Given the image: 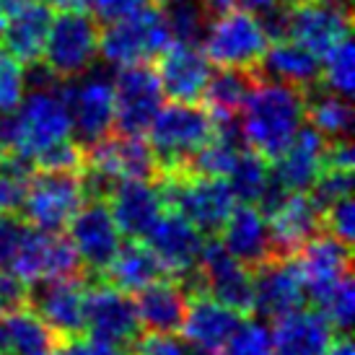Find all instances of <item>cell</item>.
<instances>
[{
    "instance_id": "obj_1",
    "label": "cell",
    "mask_w": 355,
    "mask_h": 355,
    "mask_svg": "<svg viewBox=\"0 0 355 355\" xmlns=\"http://www.w3.org/2000/svg\"><path fill=\"white\" fill-rule=\"evenodd\" d=\"M306 91L280 80L259 78L239 112L241 132L252 150L270 164L291 146L304 125Z\"/></svg>"
},
{
    "instance_id": "obj_2",
    "label": "cell",
    "mask_w": 355,
    "mask_h": 355,
    "mask_svg": "<svg viewBox=\"0 0 355 355\" xmlns=\"http://www.w3.org/2000/svg\"><path fill=\"white\" fill-rule=\"evenodd\" d=\"M213 114L198 101H171L161 107L148 128V146L156 153L161 177L174 174L213 138Z\"/></svg>"
},
{
    "instance_id": "obj_3",
    "label": "cell",
    "mask_w": 355,
    "mask_h": 355,
    "mask_svg": "<svg viewBox=\"0 0 355 355\" xmlns=\"http://www.w3.org/2000/svg\"><path fill=\"white\" fill-rule=\"evenodd\" d=\"M174 42L164 8L146 6L125 19L109 21L99 31V55L112 68L150 62Z\"/></svg>"
},
{
    "instance_id": "obj_4",
    "label": "cell",
    "mask_w": 355,
    "mask_h": 355,
    "mask_svg": "<svg viewBox=\"0 0 355 355\" xmlns=\"http://www.w3.org/2000/svg\"><path fill=\"white\" fill-rule=\"evenodd\" d=\"M70 135H73L70 114L60 86L34 89L10 114V153L29 161Z\"/></svg>"
},
{
    "instance_id": "obj_5",
    "label": "cell",
    "mask_w": 355,
    "mask_h": 355,
    "mask_svg": "<svg viewBox=\"0 0 355 355\" xmlns=\"http://www.w3.org/2000/svg\"><path fill=\"white\" fill-rule=\"evenodd\" d=\"M83 171V168H80ZM80 171H50L34 168L24 195V218L31 228L60 234L86 200Z\"/></svg>"
},
{
    "instance_id": "obj_6",
    "label": "cell",
    "mask_w": 355,
    "mask_h": 355,
    "mask_svg": "<svg viewBox=\"0 0 355 355\" xmlns=\"http://www.w3.org/2000/svg\"><path fill=\"white\" fill-rule=\"evenodd\" d=\"M166 207L192 220L202 234L216 236L228 213L236 205L226 179L195 174H164L156 182Z\"/></svg>"
},
{
    "instance_id": "obj_7",
    "label": "cell",
    "mask_w": 355,
    "mask_h": 355,
    "mask_svg": "<svg viewBox=\"0 0 355 355\" xmlns=\"http://www.w3.org/2000/svg\"><path fill=\"white\" fill-rule=\"evenodd\" d=\"M99 21L86 10H60L52 16L50 34L42 50L44 65L60 80L86 73L99 55Z\"/></svg>"
},
{
    "instance_id": "obj_8",
    "label": "cell",
    "mask_w": 355,
    "mask_h": 355,
    "mask_svg": "<svg viewBox=\"0 0 355 355\" xmlns=\"http://www.w3.org/2000/svg\"><path fill=\"white\" fill-rule=\"evenodd\" d=\"M202 52L218 68H257L270 40L254 13L231 8L210 19L202 37Z\"/></svg>"
},
{
    "instance_id": "obj_9",
    "label": "cell",
    "mask_w": 355,
    "mask_h": 355,
    "mask_svg": "<svg viewBox=\"0 0 355 355\" xmlns=\"http://www.w3.org/2000/svg\"><path fill=\"white\" fill-rule=\"evenodd\" d=\"M114 89V130L122 135H146L158 109L164 107V91L150 62L122 65L112 80Z\"/></svg>"
},
{
    "instance_id": "obj_10",
    "label": "cell",
    "mask_w": 355,
    "mask_h": 355,
    "mask_svg": "<svg viewBox=\"0 0 355 355\" xmlns=\"http://www.w3.org/2000/svg\"><path fill=\"white\" fill-rule=\"evenodd\" d=\"M76 140L86 148L114 130V89L104 73H80L60 86Z\"/></svg>"
},
{
    "instance_id": "obj_11",
    "label": "cell",
    "mask_w": 355,
    "mask_h": 355,
    "mask_svg": "<svg viewBox=\"0 0 355 355\" xmlns=\"http://www.w3.org/2000/svg\"><path fill=\"white\" fill-rule=\"evenodd\" d=\"M10 270L26 280H86V267L80 262L78 252L73 247V241L68 236L60 234H50V231H40V228H29L26 236L21 241L19 252L10 262Z\"/></svg>"
},
{
    "instance_id": "obj_12",
    "label": "cell",
    "mask_w": 355,
    "mask_h": 355,
    "mask_svg": "<svg viewBox=\"0 0 355 355\" xmlns=\"http://www.w3.org/2000/svg\"><path fill=\"white\" fill-rule=\"evenodd\" d=\"M83 327H86V337L104 340L128 350L132 340L140 335L138 309H135L132 293L109 286L107 280H101L96 286L86 283Z\"/></svg>"
},
{
    "instance_id": "obj_13",
    "label": "cell",
    "mask_w": 355,
    "mask_h": 355,
    "mask_svg": "<svg viewBox=\"0 0 355 355\" xmlns=\"http://www.w3.org/2000/svg\"><path fill=\"white\" fill-rule=\"evenodd\" d=\"M198 283L202 293L236 309L239 314L249 316L254 311L252 270L247 265H241L234 254H228L226 247L220 244V239H210L202 244L198 262Z\"/></svg>"
},
{
    "instance_id": "obj_14",
    "label": "cell",
    "mask_w": 355,
    "mask_h": 355,
    "mask_svg": "<svg viewBox=\"0 0 355 355\" xmlns=\"http://www.w3.org/2000/svg\"><path fill=\"white\" fill-rule=\"evenodd\" d=\"M68 239L78 252L80 262L89 272L101 275L114 259L119 244H122V234H119L117 223L112 218L107 200L86 198L83 205L76 210V216L68 223Z\"/></svg>"
},
{
    "instance_id": "obj_15",
    "label": "cell",
    "mask_w": 355,
    "mask_h": 355,
    "mask_svg": "<svg viewBox=\"0 0 355 355\" xmlns=\"http://www.w3.org/2000/svg\"><path fill=\"white\" fill-rule=\"evenodd\" d=\"M29 288V306L44 324L65 343L86 335L83 327V298H86V280H34Z\"/></svg>"
},
{
    "instance_id": "obj_16",
    "label": "cell",
    "mask_w": 355,
    "mask_h": 355,
    "mask_svg": "<svg viewBox=\"0 0 355 355\" xmlns=\"http://www.w3.org/2000/svg\"><path fill=\"white\" fill-rule=\"evenodd\" d=\"M146 244L166 270V275L182 280L198 270L205 236L192 220L168 207V213L164 210L146 234Z\"/></svg>"
},
{
    "instance_id": "obj_17",
    "label": "cell",
    "mask_w": 355,
    "mask_h": 355,
    "mask_svg": "<svg viewBox=\"0 0 355 355\" xmlns=\"http://www.w3.org/2000/svg\"><path fill=\"white\" fill-rule=\"evenodd\" d=\"M83 166L99 168L114 179H143V182L161 179L158 158L150 150L148 140H143V135L109 132L101 140L86 146Z\"/></svg>"
},
{
    "instance_id": "obj_18",
    "label": "cell",
    "mask_w": 355,
    "mask_h": 355,
    "mask_svg": "<svg viewBox=\"0 0 355 355\" xmlns=\"http://www.w3.org/2000/svg\"><path fill=\"white\" fill-rule=\"evenodd\" d=\"M241 322H244V314H239L236 309L198 291L189 296L184 322L179 327V332L198 353L223 355L228 340L234 337Z\"/></svg>"
},
{
    "instance_id": "obj_19",
    "label": "cell",
    "mask_w": 355,
    "mask_h": 355,
    "mask_svg": "<svg viewBox=\"0 0 355 355\" xmlns=\"http://www.w3.org/2000/svg\"><path fill=\"white\" fill-rule=\"evenodd\" d=\"M254 280V311L262 319L275 322L288 311L301 309L306 301L304 277L298 272L293 257L291 259H270L252 270Z\"/></svg>"
},
{
    "instance_id": "obj_20",
    "label": "cell",
    "mask_w": 355,
    "mask_h": 355,
    "mask_svg": "<svg viewBox=\"0 0 355 355\" xmlns=\"http://www.w3.org/2000/svg\"><path fill=\"white\" fill-rule=\"evenodd\" d=\"M156 76L164 96L174 101H200L205 83L210 78V60L200 44L171 42L158 55Z\"/></svg>"
},
{
    "instance_id": "obj_21",
    "label": "cell",
    "mask_w": 355,
    "mask_h": 355,
    "mask_svg": "<svg viewBox=\"0 0 355 355\" xmlns=\"http://www.w3.org/2000/svg\"><path fill=\"white\" fill-rule=\"evenodd\" d=\"M107 205L119 234L128 239H146L150 226L166 210L156 182H143V179H119L109 192Z\"/></svg>"
},
{
    "instance_id": "obj_22",
    "label": "cell",
    "mask_w": 355,
    "mask_h": 355,
    "mask_svg": "<svg viewBox=\"0 0 355 355\" xmlns=\"http://www.w3.org/2000/svg\"><path fill=\"white\" fill-rule=\"evenodd\" d=\"M270 236H272V254L275 259H291L322 226V207L309 198V192H291L280 205L267 216Z\"/></svg>"
},
{
    "instance_id": "obj_23",
    "label": "cell",
    "mask_w": 355,
    "mask_h": 355,
    "mask_svg": "<svg viewBox=\"0 0 355 355\" xmlns=\"http://www.w3.org/2000/svg\"><path fill=\"white\" fill-rule=\"evenodd\" d=\"M218 234H220V244L226 247L228 254H234L249 270L275 259L270 223L257 205H247V202L234 205Z\"/></svg>"
},
{
    "instance_id": "obj_24",
    "label": "cell",
    "mask_w": 355,
    "mask_h": 355,
    "mask_svg": "<svg viewBox=\"0 0 355 355\" xmlns=\"http://www.w3.org/2000/svg\"><path fill=\"white\" fill-rule=\"evenodd\" d=\"M350 244L340 241L337 236L319 231L316 236H311L304 247L293 254L298 272L304 277L306 298L314 296L316 291L332 286L335 280L350 275Z\"/></svg>"
},
{
    "instance_id": "obj_25",
    "label": "cell",
    "mask_w": 355,
    "mask_h": 355,
    "mask_svg": "<svg viewBox=\"0 0 355 355\" xmlns=\"http://www.w3.org/2000/svg\"><path fill=\"white\" fill-rule=\"evenodd\" d=\"M52 8L47 0H31L21 8L10 10L0 19V44L19 60L21 65H31L42 60V50L50 34Z\"/></svg>"
},
{
    "instance_id": "obj_26",
    "label": "cell",
    "mask_w": 355,
    "mask_h": 355,
    "mask_svg": "<svg viewBox=\"0 0 355 355\" xmlns=\"http://www.w3.org/2000/svg\"><path fill=\"white\" fill-rule=\"evenodd\" d=\"M272 350L275 355H322L335 337V327L319 309H296L275 319Z\"/></svg>"
},
{
    "instance_id": "obj_27",
    "label": "cell",
    "mask_w": 355,
    "mask_h": 355,
    "mask_svg": "<svg viewBox=\"0 0 355 355\" xmlns=\"http://www.w3.org/2000/svg\"><path fill=\"white\" fill-rule=\"evenodd\" d=\"M324 150L327 138L306 122L296 132V138L291 140V146L275 158L272 177L288 192H306L324 168Z\"/></svg>"
},
{
    "instance_id": "obj_28",
    "label": "cell",
    "mask_w": 355,
    "mask_h": 355,
    "mask_svg": "<svg viewBox=\"0 0 355 355\" xmlns=\"http://www.w3.org/2000/svg\"><path fill=\"white\" fill-rule=\"evenodd\" d=\"M189 304V291L177 277H161L135 293L140 332H179Z\"/></svg>"
},
{
    "instance_id": "obj_29",
    "label": "cell",
    "mask_w": 355,
    "mask_h": 355,
    "mask_svg": "<svg viewBox=\"0 0 355 355\" xmlns=\"http://www.w3.org/2000/svg\"><path fill=\"white\" fill-rule=\"evenodd\" d=\"M259 78L280 80L296 89H311L322 78V62L311 50L293 40H277L267 44L265 55L257 62Z\"/></svg>"
},
{
    "instance_id": "obj_30",
    "label": "cell",
    "mask_w": 355,
    "mask_h": 355,
    "mask_svg": "<svg viewBox=\"0 0 355 355\" xmlns=\"http://www.w3.org/2000/svg\"><path fill=\"white\" fill-rule=\"evenodd\" d=\"M101 277L109 286L119 288L125 293H138L150 283L166 277V270L161 267L148 244H143V239H130L125 244H119L117 254L101 272Z\"/></svg>"
},
{
    "instance_id": "obj_31",
    "label": "cell",
    "mask_w": 355,
    "mask_h": 355,
    "mask_svg": "<svg viewBox=\"0 0 355 355\" xmlns=\"http://www.w3.org/2000/svg\"><path fill=\"white\" fill-rule=\"evenodd\" d=\"M257 80V68H220L218 73H210L200 101L213 117H239Z\"/></svg>"
},
{
    "instance_id": "obj_32",
    "label": "cell",
    "mask_w": 355,
    "mask_h": 355,
    "mask_svg": "<svg viewBox=\"0 0 355 355\" xmlns=\"http://www.w3.org/2000/svg\"><path fill=\"white\" fill-rule=\"evenodd\" d=\"M3 329H6V355H52L62 343L29 306L6 316Z\"/></svg>"
},
{
    "instance_id": "obj_33",
    "label": "cell",
    "mask_w": 355,
    "mask_h": 355,
    "mask_svg": "<svg viewBox=\"0 0 355 355\" xmlns=\"http://www.w3.org/2000/svg\"><path fill=\"white\" fill-rule=\"evenodd\" d=\"M304 122H309L314 130H319L327 140L350 138L353 132V107L350 99L340 96L335 91H319L314 94V86L306 89V109Z\"/></svg>"
},
{
    "instance_id": "obj_34",
    "label": "cell",
    "mask_w": 355,
    "mask_h": 355,
    "mask_svg": "<svg viewBox=\"0 0 355 355\" xmlns=\"http://www.w3.org/2000/svg\"><path fill=\"white\" fill-rule=\"evenodd\" d=\"M267 179H270V161L259 156L257 150L244 148L239 150L234 166L226 174V184L236 202L257 205L267 187Z\"/></svg>"
},
{
    "instance_id": "obj_35",
    "label": "cell",
    "mask_w": 355,
    "mask_h": 355,
    "mask_svg": "<svg viewBox=\"0 0 355 355\" xmlns=\"http://www.w3.org/2000/svg\"><path fill=\"white\" fill-rule=\"evenodd\" d=\"M164 16L168 21V29L174 42L200 44L210 24V10L205 0H168L164 3Z\"/></svg>"
},
{
    "instance_id": "obj_36",
    "label": "cell",
    "mask_w": 355,
    "mask_h": 355,
    "mask_svg": "<svg viewBox=\"0 0 355 355\" xmlns=\"http://www.w3.org/2000/svg\"><path fill=\"white\" fill-rule=\"evenodd\" d=\"M316 304V309L327 316V322L335 327V332H350L355 319V288L353 277L345 275L335 280L332 286L316 291L309 296Z\"/></svg>"
},
{
    "instance_id": "obj_37",
    "label": "cell",
    "mask_w": 355,
    "mask_h": 355,
    "mask_svg": "<svg viewBox=\"0 0 355 355\" xmlns=\"http://www.w3.org/2000/svg\"><path fill=\"white\" fill-rule=\"evenodd\" d=\"M324 65H322V78L319 83H324L327 91H335L340 96L350 99L355 89V55H353V42L345 37L343 42H337L329 52L322 55Z\"/></svg>"
},
{
    "instance_id": "obj_38",
    "label": "cell",
    "mask_w": 355,
    "mask_h": 355,
    "mask_svg": "<svg viewBox=\"0 0 355 355\" xmlns=\"http://www.w3.org/2000/svg\"><path fill=\"white\" fill-rule=\"evenodd\" d=\"M31 171L34 164L29 158L16 156L10 150L0 158V213H19Z\"/></svg>"
},
{
    "instance_id": "obj_39",
    "label": "cell",
    "mask_w": 355,
    "mask_h": 355,
    "mask_svg": "<svg viewBox=\"0 0 355 355\" xmlns=\"http://www.w3.org/2000/svg\"><path fill=\"white\" fill-rule=\"evenodd\" d=\"M26 96V68L0 44V114H13Z\"/></svg>"
},
{
    "instance_id": "obj_40",
    "label": "cell",
    "mask_w": 355,
    "mask_h": 355,
    "mask_svg": "<svg viewBox=\"0 0 355 355\" xmlns=\"http://www.w3.org/2000/svg\"><path fill=\"white\" fill-rule=\"evenodd\" d=\"M306 192H309V198L314 200L316 205L324 210V207H329L332 202L347 198V195L353 192V168L324 166Z\"/></svg>"
},
{
    "instance_id": "obj_41",
    "label": "cell",
    "mask_w": 355,
    "mask_h": 355,
    "mask_svg": "<svg viewBox=\"0 0 355 355\" xmlns=\"http://www.w3.org/2000/svg\"><path fill=\"white\" fill-rule=\"evenodd\" d=\"M223 355H272V335L265 322L247 319L239 324L234 337L228 340Z\"/></svg>"
},
{
    "instance_id": "obj_42",
    "label": "cell",
    "mask_w": 355,
    "mask_h": 355,
    "mask_svg": "<svg viewBox=\"0 0 355 355\" xmlns=\"http://www.w3.org/2000/svg\"><path fill=\"white\" fill-rule=\"evenodd\" d=\"M130 350V355H198L187 340H179L174 332H140Z\"/></svg>"
},
{
    "instance_id": "obj_43",
    "label": "cell",
    "mask_w": 355,
    "mask_h": 355,
    "mask_svg": "<svg viewBox=\"0 0 355 355\" xmlns=\"http://www.w3.org/2000/svg\"><path fill=\"white\" fill-rule=\"evenodd\" d=\"M322 226H324L327 234L337 236L340 241L353 244V236H355V205H353V198L347 195V198L337 200V202H332L329 207H324V210H322Z\"/></svg>"
},
{
    "instance_id": "obj_44",
    "label": "cell",
    "mask_w": 355,
    "mask_h": 355,
    "mask_svg": "<svg viewBox=\"0 0 355 355\" xmlns=\"http://www.w3.org/2000/svg\"><path fill=\"white\" fill-rule=\"evenodd\" d=\"M29 228L26 218L19 213H0V267H10Z\"/></svg>"
},
{
    "instance_id": "obj_45",
    "label": "cell",
    "mask_w": 355,
    "mask_h": 355,
    "mask_svg": "<svg viewBox=\"0 0 355 355\" xmlns=\"http://www.w3.org/2000/svg\"><path fill=\"white\" fill-rule=\"evenodd\" d=\"M26 298H29V283L21 280L8 267H0V319L24 309Z\"/></svg>"
},
{
    "instance_id": "obj_46",
    "label": "cell",
    "mask_w": 355,
    "mask_h": 355,
    "mask_svg": "<svg viewBox=\"0 0 355 355\" xmlns=\"http://www.w3.org/2000/svg\"><path fill=\"white\" fill-rule=\"evenodd\" d=\"M52 355H130L125 347L104 343V340H94V337H76V340H65Z\"/></svg>"
},
{
    "instance_id": "obj_47",
    "label": "cell",
    "mask_w": 355,
    "mask_h": 355,
    "mask_svg": "<svg viewBox=\"0 0 355 355\" xmlns=\"http://www.w3.org/2000/svg\"><path fill=\"white\" fill-rule=\"evenodd\" d=\"M150 0H89L91 10H94V16L96 21H117V19H125L130 13H135V10L146 8Z\"/></svg>"
},
{
    "instance_id": "obj_48",
    "label": "cell",
    "mask_w": 355,
    "mask_h": 355,
    "mask_svg": "<svg viewBox=\"0 0 355 355\" xmlns=\"http://www.w3.org/2000/svg\"><path fill=\"white\" fill-rule=\"evenodd\" d=\"M322 355H355V347H353V340L347 332H340V335L332 337V343L324 347V353Z\"/></svg>"
},
{
    "instance_id": "obj_49",
    "label": "cell",
    "mask_w": 355,
    "mask_h": 355,
    "mask_svg": "<svg viewBox=\"0 0 355 355\" xmlns=\"http://www.w3.org/2000/svg\"><path fill=\"white\" fill-rule=\"evenodd\" d=\"M236 3V8L247 10V13H262V10L272 8V6H277V3H283V0H234Z\"/></svg>"
},
{
    "instance_id": "obj_50",
    "label": "cell",
    "mask_w": 355,
    "mask_h": 355,
    "mask_svg": "<svg viewBox=\"0 0 355 355\" xmlns=\"http://www.w3.org/2000/svg\"><path fill=\"white\" fill-rule=\"evenodd\" d=\"M10 150V114H0V158Z\"/></svg>"
},
{
    "instance_id": "obj_51",
    "label": "cell",
    "mask_w": 355,
    "mask_h": 355,
    "mask_svg": "<svg viewBox=\"0 0 355 355\" xmlns=\"http://www.w3.org/2000/svg\"><path fill=\"white\" fill-rule=\"evenodd\" d=\"M50 8H60V10H86L89 0H47Z\"/></svg>"
},
{
    "instance_id": "obj_52",
    "label": "cell",
    "mask_w": 355,
    "mask_h": 355,
    "mask_svg": "<svg viewBox=\"0 0 355 355\" xmlns=\"http://www.w3.org/2000/svg\"><path fill=\"white\" fill-rule=\"evenodd\" d=\"M26 3H31V0H0V19H3V16H8L10 10L26 6Z\"/></svg>"
},
{
    "instance_id": "obj_53",
    "label": "cell",
    "mask_w": 355,
    "mask_h": 355,
    "mask_svg": "<svg viewBox=\"0 0 355 355\" xmlns=\"http://www.w3.org/2000/svg\"><path fill=\"white\" fill-rule=\"evenodd\" d=\"M156 3H168V0H156Z\"/></svg>"
},
{
    "instance_id": "obj_54",
    "label": "cell",
    "mask_w": 355,
    "mask_h": 355,
    "mask_svg": "<svg viewBox=\"0 0 355 355\" xmlns=\"http://www.w3.org/2000/svg\"><path fill=\"white\" fill-rule=\"evenodd\" d=\"M0 355H6V353H0Z\"/></svg>"
}]
</instances>
